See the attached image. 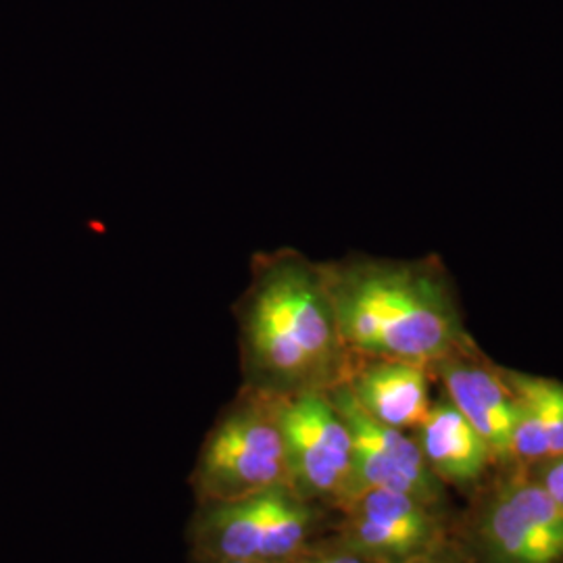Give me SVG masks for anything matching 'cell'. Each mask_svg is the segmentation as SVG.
Listing matches in <instances>:
<instances>
[{"label":"cell","mask_w":563,"mask_h":563,"mask_svg":"<svg viewBox=\"0 0 563 563\" xmlns=\"http://www.w3.org/2000/svg\"><path fill=\"white\" fill-rule=\"evenodd\" d=\"M334 543L372 563H397L446 544L443 511L393 488H365L339 509Z\"/></svg>","instance_id":"52a82bcc"},{"label":"cell","mask_w":563,"mask_h":563,"mask_svg":"<svg viewBox=\"0 0 563 563\" xmlns=\"http://www.w3.org/2000/svg\"><path fill=\"white\" fill-rule=\"evenodd\" d=\"M249 388L292 397L344 383L353 357L342 342L325 265L295 251L257 257L241 305Z\"/></svg>","instance_id":"6da1fadb"},{"label":"cell","mask_w":563,"mask_h":563,"mask_svg":"<svg viewBox=\"0 0 563 563\" xmlns=\"http://www.w3.org/2000/svg\"><path fill=\"white\" fill-rule=\"evenodd\" d=\"M213 563H288V562H213Z\"/></svg>","instance_id":"2e32d148"},{"label":"cell","mask_w":563,"mask_h":563,"mask_svg":"<svg viewBox=\"0 0 563 563\" xmlns=\"http://www.w3.org/2000/svg\"><path fill=\"white\" fill-rule=\"evenodd\" d=\"M280 416L295 490L313 504L339 511L355 493L353 441L330 393L284 397Z\"/></svg>","instance_id":"8992f818"},{"label":"cell","mask_w":563,"mask_h":563,"mask_svg":"<svg viewBox=\"0 0 563 563\" xmlns=\"http://www.w3.org/2000/svg\"><path fill=\"white\" fill-rule=\"evenodd\" d=\"M465 563H563V507L523 467L493 486L463 530Z\"/></svg>","instance_id":"5b68a950"},{"label":"cell","mask_w":563,"mask_h":563,"mask_svg":"<svg viewBox=\"0 0 563 563\" xmlns=\"http://www.w3.org/2000/svg\"><path fill=\"white\" fill-rule=\"evenodd\" d=\"M432 376L443 380L446 401L481 434L495 465L514 470L518 405L504 369L486 362L472 342L437 363Z\"/></svg>","instance_id":"9c48e42d"},{"label":"cell","mask_w":563,"mask_h":563,"mask_svg":"<svg viewBox=\"0 0 563 563\" xmlns=\"http://www.w3.org/2000/svg\"><path fill=\"white\" fill-rule=\"evenodd\" d=\"M307 555L311 563H372L336 543L316 544L307 551Z\"/></svg>","instance_id":"5bb4252c"},{"label":"cell","mask_w":563,"mask_h":563,"mask_svg":"<svg viewBox=\"0 0 563 563\" xmlns=\"http://www.w3.org/2000/svg\"><path fill=\"white\" fill-rule=\"evenodd\" d=\"M342 342L353 360L434 367L472 344L443 269L434 262L349 260L325 265Z\"/></svg>","instance_id":"7a4b0ae2"},{"label":"cell","mask_w":563,"mask_h":563,"mask_svg":"<svg viewBox=\"0 0 563 563\" xmlns=\"http://www.w3.org/2000/svg\"><path fill=\"white\" fill-rule=\"evenodd\" d=\"M282 399L244 386L239 401L223 413L202 444L192 474L199 505L225 504L274 486H292L282 430Z\"/></svg>","instance_id":"3957f363"},{"label":"cell","mask_w":563,"mask_h":563,"mask_svg":"<svg viewBox=\"0 0 563 563\" xmlns=\"http://www.w3.org/2000/svg\"><path fill=\"white\" fill-rule=\"evenodd\" d=\"M328 393L349 426L353 441V497L365 488H393L444 514V484L437 481L423 462L416 439L405 430L369 418L353 399L346 384H339Z\"/></svg>","instance_id":"ba28073f"},{"label":"cell","mask_w":563,"mask_h":563,"mask_svg":"<svg viewBox=\"0 0 563 563\" xmlns=\"http://www.w3.org/2000/svg\"><path fill=\"white\" fill-rule=\"evenodd\" d=\"M516 405L514 467H530L563 455V383L504 369Z\"/></svg>","instance_id":"7c38bea8"},{"label":"cell","mask_w":563,"mask_h":563,"mask_svg":"<svg viewBox=\"0 0 563 563\" xmlns=\"http://www.w3.org/2000/svg\"><path fill=\"white\" fill-rule=\"evenodd\" d=\"M432 369L399 360H353L346 388L376 422L413 432L428 416Z\"/></svg>","instance_id":"30bf717a"},{"label":"cell","mask_w":563,"mask_h":563,"mask_svg":"<svg viewBox=\"0 0 563 563\" xmlns=\"http://www.w3.org/2000/svg\"><path fill=\"white\" fill-rule=\"evenodd\" d=\"M397 563H465L463 562V558H457V555H453V553H449L446 551V544L441 547V549H437V551H430V553H423V555H418V558H411V560H405V562Z\"/></svg>","instance_id":"9a60e30c"},{"label":"cell","mask_w":563,"mask_h":563,"mask_svg":"<svg viewBox=\"0 0 563 563\" xmlns=\"http://www.w3.org/2000/svg\"><path fill=\"white\" fill-rule=\"evenodd\" d=\"M423 462L444 486L472 490L483 484L495 460L481 434L446 401L432 402L423 422L413 430Z\"/></svg>","instance_id":"8fae6325"},{"label":"cell","mask_w":563,"mask_h":563,"mask_svg":"<svg viewBox=\"0 0 563 563\" xmlns=\"http://www.w3.org/2000/svg\"><path fill=\"white\" fill-rule=\"evenodd\" d=\"M325 507L292 486L225 504L199 505L192 522L197 563L290 562L316 547Z\"/></svg>","instance_id":"277c9868"},{"label":"cell","mask_w":563,"mask_h":563,"mask_svg":"<svg viewBox=\"0 0 563 563\" xmlns=\"http://www.w3.org/2000/svg\"><path fill=\"white\" fill-rule=\"evenodd\" d=\"M523 470L563 507V455Z\"/></svg>","instance_id":"4fadbf2b"}]
</instances>
